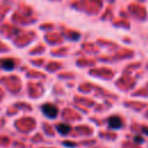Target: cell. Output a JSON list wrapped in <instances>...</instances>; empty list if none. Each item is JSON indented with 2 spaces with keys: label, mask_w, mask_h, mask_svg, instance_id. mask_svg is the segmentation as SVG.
Masks as SVG:
<instances>
[{
  "label": "cell",
  "mask_w": 148,
  "mask_h": 148,
  "mask_svg": "<svg viewBox=\"0 0 148 148\" xmlns=\"http://www.w3.org/2000/svg\"><path fill=\"white\" fill-rule=\"evenodd\" d=\"M0 67L3 71H13L15 68V61L12 58L0 59Z\"/></svg>",
  "instance_id": "cell-3"
},
{
  "label": "cell",
  "mask_w": 148,
  "mask_h": 148,
  "mask_svg": "<svg viewBox=\"0 0 148 148\" xmlns=\"http://www.w3.org/2000/svg\"><path fill=\"white\" fill-rule=\"evenodd\" d=\"M64 146H65V147H68V148H73V147H74V143L71 142V141H65V142H64Z\"/></svg>",
  "instance_id": "cell-6"
},
{
  "label": "cell",
  "mask_w": 148,
  "mask_h": 148,
  "mask_svg": "<svg viewBox=\"0 0 148 148\" xmlns=\"http://www.w3.org/2000/svg\"><path fill=\"white\" fill-rule=\"evenodd\" d=\"M42 112L49 119H54L58 116V108L52 103H45L42 105Z\"/></svg>",
  "instance_id": "cell-1"
},
{
  "label": "cell",
  "mask_w": 148,
  "mask_h": 148,
  "mask_svg": "<svg viewBox=\"0 0 148 148\" xmlns=\"http://www.w3.org/2000/svg\"><path fill=\"white\" fill-rule=\"evenodd\" d=\"M57 131H58L59 134H61V135H66V134H68V133L71 132V126H69L68 124L60 123V124L57 125Z\"/></svg>",
  "instance_id": "cell-4"
},
{
  "label": "cell",
  "mask_w": 148,
  "mask_h": 148,
  "mask_svg": "<svg viewBox=\"0 0 148 148\" xmlns=\"http://www.w3.org/2000/svg\"><path fill=\"white\" fill-rule=\"evenodd\" d=\"M134 142H136V143H143V138L136 135V136H134Z\"/></svg>",
  "instance_id": "cell-5"
},
{
  "label": "cell",
  "mask_w": 148,
  "mask_h": 148,
  "mask_svg": "<svg viewBox=\"0 0 148 148\" xmlns=\"http://www.w3.org/2000/svg\"><path fill=\"white\" fill-rule=\"evenodd\" d=\"M142 131H145V132L147 133V135H148V128H146V127H143V128H142Z\"/></svg>",
  "instance_id": "cell-7"
},
{
  "label": "cell",
  "mask_w": 148,
  "mask_h": 148,
  "mask_svg": "<svg viewBox=\"0 0 148 148\" xmlns=\"http://www.w3.org/2000/svg\"><path fill=\"white\" fill-rule=\"evenodd\" d=\"M108 125L111 130H119L123 126V120L118 116H112L108 119Z\"/></svg>",
  "instance_id": "cell-2"
}]
</instances>
